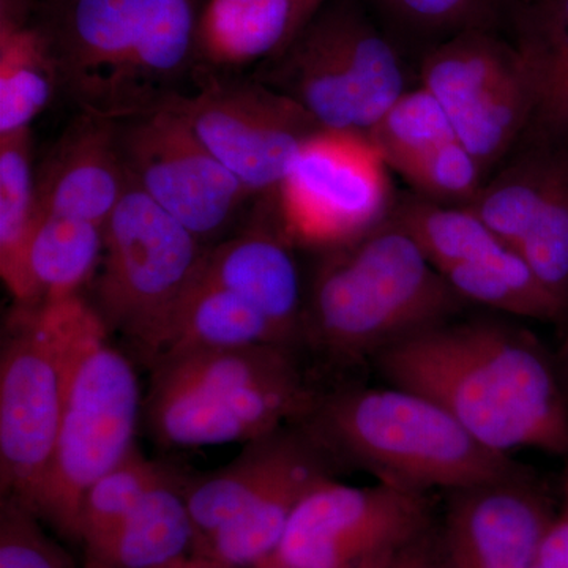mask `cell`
<instances>
[{"mask_svg": "<svg viewBox=\"0 0 568 568\" xmlns=\"http://www.w3.org/2000/svg\"><path fill=\"white\" fill-rule=\"evenodd\" d=\"M432 528L424 493L328 477L298 503L271 559L284 568H384Z\"/></svg>", "mask_w": 568, "mask_h": 568, "instance_id": "12", "label": "cell"}, {"mask_svg": "<svg viewBox=\"0 0 568 568\" xmlns=\"http://www.w3.org/2000/svg\"><path fill=\"white\" fill-rule=\"evenodd\" d=\"M515 250L568 313V145H560L544 200Z\"/></svg>", "mask_w": 568, "mask_h": 568, "instance_id": "32", "label": "cell"}, {"mask_svg": "<svg viewBox=\"0 0 568 568\" xmlns=\"http://www.w3.org/2000/svg\"><path fill=\"white\" fill-rule=\"evenodd\" d=\"M159 568H231L216 562V560L204 558L200 555H189L185 558L174 560V562L166 564V566Z\"/></svg>", "mask_w": 568, "mask_h": 568, "instance_id": "38", "label": "cell"}, {"mask_svg": "<svg viewBox=\"0 0 568 568\" xmlns=\"http://www.w3.org/2000/svg\"><path fill=\"white\" fill-rule=\"evenodd\" d=\"M366 134L388 170L399 175L447 142L458 140L444 108L422 85L403 93Z\"/></svg>", "mask_w": 568, "mask_h": 568, "instance_id": "30", "label": "cell"}, {"mask_svg": "<svg viewBox=\"0 0 568 568\" xmlns=\"http://www.w3.org/2000/svg\"><path fill=\"white\" fill-rule=\"evenodd\" d=\"M420 82L485 175L525 140L536 106L532 80L514 41L499 32L470 29L432 44Z\"/></svg>", "mask_w": 568, "mask_h": 568, "instance_id": "10", "label": "cell"}, {"mask_svg": "<svg viewBox=\"0 0 568 568\" xmlns=\"http://www.w3.org/2000/svg\"><path fill=\"white\" fill-rule=\"evenodd\" d=\"M119 145L130 179L207 246L237 233L256 201L173 106L119 122Z\"/></svg>", "mask_w": 568, "mask_h": 568, "instance_id": "14", "label": "cell"}, {"mask_svg": "<svg viewBox=\"0 0 568 568\" xmlns=\"http://www.w3.org/2000/svg\"><path fill=\"white\" fill-rule=\"evenodd\" d=\"M85 295L14 304L0 343V497L31 510L58 440L70 376L106 334Z\"/></svg>", "mask_w": 568, "mask_h": 568, "instance_id": "6", "label": "cell"}, {"mask_svg": "<svg viewBox=\"0 0 568 568\" xmlns=\"http://www.w3.org/2000/svg\"><path fill=\"white\" fill-rule=\"evenodd\" d=\"M59 89L41 0H0V136L31 129Z\"/></svg>", "mask_w": 568, "mask_h": 568, "instance_id": "19", "label": "cell"}, {"mask_svg": "<svg viewBox=\"0 0 568 568\" xmlns=\"http://www.w3.org/2000/svg\"><path fill=\"white\" fill-rule=\"evenodd\" d=\"M325 0H294L295 3V37L323 9ZM294 37V39H295Z\"/></svg>", "mask_w": 568, "mask_h": 568, "instance_id": "37", "label": "cell"}, {"mask_svg": "<svg viewBox=\"0 0 568 568\" xmlns=\"http://www.w3.org/2000/svg\"><path fill=\"white\" fill-rule=\"evenodd\" d=\"M387 163L368 134L323 129L310 138L275 193L284 234L324 250L357 241L394 209Z\"/></svg>", "mask_w": 568, "mask_h": 568, "instance_id": "11", "label": "cell"}, {"mask_svg": "<svg viewBox=\"0 0 568 568\" xmlns=\"http://www.w3.org/2000/svg\"><path fill=\"white\" fill-rule=\"evenodd\" d=\"M556 514L529 477L458 489L433 528L439 568H530Z\"/></svg>", "mask_w": 568, "mask_h": 568, "instance_id": "15", "label": "cell"}, {"mask_svg": "<svg viewBox=\"0 0 568 568\" xmlns=\"http://www.w3.org/2000/svg\"><path fill=\"white\" fill-rule=\"evenodd\" d=\"M466 304L558 323L568 313L511 246L440 272Z\"/></svg>", "mask_w": 568, "mask_h": 568, "instance_id": "27", "label": "cell"}, {"mask_svg": "<svg viewBox=\"0 0 568 568\" xmlns=\"http://www.w3.org/2000/svg\"><path fill=\"white\" fill-rule=\"evenodd\" d=\"M166 463L144 457L140 447L97 480L85 493L80 515V540L84 556L99 551L132 514L144 493L162 477Z\"/></svg>", "mask_w": 568, "mask_h": 568, "instance_id": "31", "label": "cell"}, {"mask_svg": "<svg viewBox=\"0 0 568 568\" xmlns=\"http://www.w3.org/2000/svg\"><path fill=\"white\" fill-rule=\"evenodd\" d=\"M254 568H284L283 566H280V564H276L275 560L267 559L264 560V562L257 564Z\"/></svg>", "mask_w": 568, "mask_h": 568, "instance_id": "40", "label": "cell"}, {"mask_svg": "<svg viewBox=\"0 0 568 568\" xmlns=\"http://www.w3.org/2000/svg\"><path fill=\"white\" fill-rule=\"evenodd\" d=\"M295 32L294 0H204L194 43L197 71L234 74L264 65Z\"/></svg>", "mask_w": 568, "mask_h": 568, "instance_id": "21", "label": "cell"}, {"mask_svg": "<svg viewBox=\"0 0 568 568\" xmlns=\"http://www.w3.org/2000/svg\"><path fill=\"white\" fill-rule=\"evenodd\" d=\"M248 226L211 246L197 278L252 304L291 345L305 351V286L274 196L257 200Z\"/></svg>", "mask_w": 568, "mask_h": 568, "instance_id": "16", "label": "cell"}, {"mask_svg": "<svg viewBox=\"0 0 568 568\" xmlns=\"http://www.w3.org/2000/svg\"><path fill=\"white\" fill-rule=\"evenodd\" d=\"M301 103L323 129L368 133L403 95L402 55L357 3L323 7L257 73Z\"/></svg>", "mask_w": 568, "mask_h": 568, "instance_id": "8", "label": "cell"}, {"mask_svg": "<svg viewBox=\"0 0 568 568\" xmlns=\"http://www.w3.org/2000/svg\"><path fill=\"white\" fill-rule=\"evenodd\" d=\"M373 364L388 386L428 396L497 454L568 455L562 388L525 332L496 321H448L387 347Z\"/></svg>", "mask_w": 568, "mask_h": 568, "instance_id": "1", "label": "cell"}, {"mask_svg": "<svg viewBox=\"0 0 568 568\" xmlns=\"http://www.w3.org/2000/svg\"><path fill=\"white\" fill-rule=\"evenodd\" d=\"M345 467L409 491L480 487L528 477L508 455L484 446L428 396L399 387H335L298 422Z\"/></svg>", "mask_w": 568, "mask_h": 568, "instance_id": "4", "label": "cell"}, {"mask_svg": "<svg viewBox=\"0 0 568 568\" xmlns=\"http://www.w3.org/2000/svg\"><path fill=\"white\" fill-rule=\"evenodd\" d=\"M560 145L521 141L495 178L485 181L469 207L508 246L517 248L555 170Z\"/></svg>", "mask_w": 568, "mask_h": 568, "instance_id": "26", "label": "cell"}, {"mask_svg": "<svg viewBox=\"0 0 568 568\" xmlns=\"http://www.w3.org/2000/svg\"><path fill=\"white\" fill-rule=\"evenodd\" d=\"M339 465L327 450L313 455L291 470L257 503L227 523L196 548L194 555L231 568H254L278 548L298 503L317 481L336 477Z\"/></svg>", "mask_w": 568, "mask_h": 568, "instance_id": "23", "label": "cell"}, {"mask_svg": "<svg viewBox=\"0 0 568 568\" xmlns=\"http://www.w3.org/2000/svg\"><path fill=\"white\" fill-rule=\"evenodd\" d=\"M204 0H41L59 89L80 112L122 122L189 95Z\"/></svg>", "mask_w": 568, "mask_h": 568, "instance_id": "2", "label": "cell"}, {"mask_svg": "<svg viewBox=\"0 0 568 568\" xmlns=\"http://www.w3.org/2000/svg\"><path fill=\"white\" fill-rule=\"evenodd\" d=\"M537 2H541V0H511V3H514V13L519 7L532 6V3ZM511 17H514V14H511Z\"/></svg>", "mask_w": 568, "mask_h": 568, "instance_id": "39", "label": "cell"}, {"mask_svg": "<svg viewBox=\"0 0 568 568\" xmlns=\"http://www.w3.org/2000/svg\"><path fill=\"white\" fill-rule=\"evenodd\" d=\"M0 568H81L28 508L0 497Z\"/></svg>", "mask_w": 568, "mask_h": 568, "instance_id": "34", "label": "cell"}, {"mask_svg": "<svg viewBox=\"0 0 568 568\" xmlns=\"http://www.w3.org/2000/svg\"><path fill=\"white\" fill-rule=\"evenodd\" d=\"M530 568H568V484L562 511L552 519Z\"/></svg>", "mask_w": 568, "mask_h": 568, "instance_id": "35", "label": "cell"}, {"mask_svg": "<svg viewBox=\"0 0 568 568\" xmlns=\"http://www.w3.org/2000/svg\"><path fill=\"white\" fill-rule=\"evenodd\" d=\"M142 418L164 448L248 443L298 424L324 390L291 347L261 345L166 355L149 368Z\"/></svg>", "mask_w": 568, "mask_h": 568, "instance_id": "5", "label": "cell"}, {"mask_svg": "<svg viewBox=\"0 0 568 568\" xmlns=\"http://www.w3.org/2000/svg\"><path fill=\"white\" fill-rule=\"evenodd\" d=\"M103 246L104 226L70 216L37 213L26 250L31 293L26 305L84 295L102 263Z\"/></svg>", "mask_w": 568, "mask_h": 568, "instance_id": "25", "label": "cell"}, {"mask_svg": "<svg viewBox=\"0 0 568 568\" xmlns=\"http://www.w3.org/2000/svg\"><path fill=\"white\" fill-rule=\"evenodd\" d=\"M130 178V175H129ZM211 246L130 179L104 223L102 263L88 301L130 357L151 366Z\"/></svg>", "mask_w": 568, "mask_h": 568, "instance_id": "7", "label": "cell"}, {"mask_svg": "<svg viewBox=\"0 0 568 568\" xmlns=\"http://www.w3.org/2000/svg\"><path fill=\"white\" fill-rule=\"evenodd\" d=\"M402 31L435 43L470 29L496 31L514 14L511 0H376Z\"/></svg>", "mask_w": 568, "mask_h": 568, "instance_id": "33", "label": "cell"}, {"mask_svg": "<svg viewBox=\"0 0 568 568\" xmlns=\"http://www.w3.org/2000/svg\"><path fill=\"white\" fill-rule=\"evenodd\" d=\"M186 473L164 466L132 514L81 568H159L193 555L196 532L186 503Z\"/></svg>", "mask_w": 568, "mask_h": 568, "instance_id": "20", "label": "cell"}, {"mask_svg": "<svg viewBox=\"0 0 568 568\" xmlns=\"http://www.w3.org/2000/svg\"><path fill=\"white\" fill-rule=\"evenodd\" d=\"M129 182L119 122L80 112L37 170V213L104 226Z\"/></svg>", "mask_w": 568, "mask_h": 568, "instance_id": "17", "label": "cell"}, {"mask_svg": "<svg viewBox=\"0 0 568 568\" xmlns=\"http://www.w3.org/2000/svg\"><path fill=\"white\" fill-rule=\"evenodd\" d=\"M562 354L564 358H566V361L568 362V334L566 336V339H564Z\"/></svg>", "mask_w": 568, "mask_h": 568, "instance_id": "41", "label": "cell"}, {"mask_svg": "<svg viewBox=\"0 0 568 568\" xmlns=\"http://www.w3.org/2000/svg\"><path fill=\"white\" fill-rule=\"evenodd\" d=\"M37 220L31 129L0 136V275L14 304H28L26 250Z\"/></svg>", "mask_w": 568, "mask_h": 568, "instance_id": "28", "label": "cell"}, {"mask_svg": "<svg viewBox=\"0 0 568 568\" xmlns=\"http://www.w3.org/2000/svg\"><path fill=\"white\" fill-rule=\"evenodd\" d=\"M388 219L416 242L439 272L508 246L469 205L440 204L414 192L396 197Z\"/></svg>", "mask_w": 568, "mask_h": 568, "instance_id": "29", "label": "cell"}, {"mask_svg": "<svg viewBox=\"0 0 568 568\" xmlns=\"http://www.w3.org/2000/svg\"><path fill=\"white\" fill-rule=\"evenodd\" d=\"M175 108L220 163L254 200L274 196L287 168L321 123L265 82L197 71Z\"/></svg>", "mask_w": 568, "mask_h": 568, "instance_id": "13", "label": "cell"}, {"mask_svg": "<svg viewBox=\"0 0 568 568\" xmlns=\"http://www.w3.org/2000/svg\"><path fill=\"white\" fill-rule=\"evenodd\" d=\"M510 24L536 95L525 140L568 145V0L519 7Z\"/></svg>", "mask_w": 568, "mask_h": 568, "instance_id": "22", "label": "cell"}, {"mask_svg": "<svg viewBox=\"0 0 568 568\" xmlns=\"http://www.w3.org/2000/svg\"><path fill=\"white\" fill-rule=\"evenodd\" d=\"M325 450L302 424L248 440L241 454L211 473L186 474V503L197 547L252 507L291 470Z\"/></svg>", "mask_w": 568, "mask_h": 568, "instance_id": "18", "label": "cell"}, {"mask_svg": "<svg viewBox=\"0 0 568 568\" xmlns=\"http://www.w3.org/2000/svg\"><path fill=\"white\" fill-rule=\"evenodd\" d=\"M465 305L387 219L357 241L324 250L305 287V351L334 366L373 362L407 336L454 320Z\"/></svg>", "mask_w": 568, "mask_h": 568, "instance_id": "3", "label": "cell"}, {"mask_svg": "<svg viewBox=\"0 0 568 568\" xmlns=\"http://www.w3.org/2000/svg\"><path fill=\"white\" fill-rule=\"evenodd\" d=\"M142 399L133 358L110 332L100 335L71 373L50 467L29 510L65 540H80L88 489L136 446Z\"/></svg>", "mask_w": 568, "mask_h": 568, "instance_id": "9", "label": "cell"}, {"mask_svg": "<svg viewBox=\"0 0 568 568\" xmlns=\"http://www.w3.org/2000/svg\"><path fill=\"white\" fill-rule=\"evenodd\" d=\"M261 345L298 351L260 310L244 298L196 278L179 306L152 365L166 355L190 351Z\"/></svg>", "mask_w": 568, "mask_h": 568, "instance_id": "24", "label": "cell"}, {"mask_svg": "<svg viewBox=\"0 0 568 568\" xmlns=\"http://www.w3.org/2000/svg\"><path fill=\"white\" fill-rule=\"evenodd\" d=\"M384 568H439L433 545V528L403 548Z\"/></svg>", "mask_w": 568, "mask_h": 568, "instance_id": "36", "label": "cell"}]
</instances>
